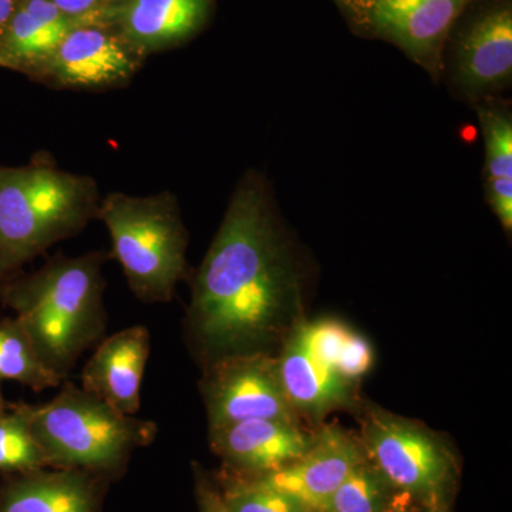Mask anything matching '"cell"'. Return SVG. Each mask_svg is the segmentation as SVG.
Here are the masks:
<instances>
[{
	"label": "cell",
	"mask_w": 512,
	"mask_h": 512,
	"mask_svg": "<svg viewBox=\"0 0 512 512\" xmlns=\"http://www.w3.org/2000/svg\"><path fill=\"white\" fill-rule=\"evenodd\" d=\"M187 345L202 366L221 357L266 352L299 299V278L264 175L249 170L224 220L190 275Z\"/></svg>",
	"instance_id": "1"
},
{
	"label": "cell",
	"mask_w": 512,
	"mask_h": 512,
	"mask_svg": "<svg viewBox=\"0 0 512 512\" xmlns=\"http://www.w3.org/2000/svg\"><path fill=\"white\" fill-rule=\"evenodd\" d=\"M104 251L80 256L56 252L32 274L13 276L0 285V303L15 312L37 355L63 380L80 357L106 335Z\"/></svg>",
	"instance_id": "2"
},
{
	"label": "cell",
	"mask_w": 512,
	"mask_h": 512,
	"mask_svg": "<svg viewBox=\"0 0 512 512\" xmlns=\"http://www.w3.org/2000/svg\"><path fill=\"white\" fill-rule=\"evenodd\" d=\"M100 200L94 178L62 170L52 154L37 153L23 167L0 165V285L84 231Z\"/></svg>",
	"instance_id": "3"
},
{
	"label": "cell",
	"mask_w": 512,
	"mask_h": 512,
	"mask_svg": "<svg viewBox=\"0 0 512 512\" xmlns=\"http://www.w3.org/2000/svg\"><path fill=\"white\" fill-rule=\"evenodd\" d=\"M50 468H80L119 480L138 448L154 443V421L111 409L69 379L50 402L22 403Z\"/></svg>",
	"instance_id": "4"
},
{
	"label": "cell",
	"mask_w": 512,
	"mask_h": 512,
	"mask_svg": "<svg viewBox=\"0 0 512 512\" xmlns=\"http://www.w3.org/2000/svg\"><path fill=\"white\" fill-rule=\"evenodd\" d=\"M96 220L109 229L111 258L119 262L138 301L170 302L178 284L191 275L190 237L173 192L148 197L110 192L100 200Z\"/></svg>",
	"instance_id": "5"
},
{
	"label": "cell",
	"mask_w": 512,
	"mask_h": 512,
	"mask_svg": "<svg viewBox=\"0 0 512 512\" xmlns=\"http://www.w3.org/2000/svg\"><path fill=\"white\" fill-rule=\"evenodd\" d=\"M276 362L293 410L320 417L350 402L372 369L373 350L345 323L319 319L298 323Z\"/></svg>",
	"instance_id": "6"
},
{
	"label": "cell",
	"mask_w": 512,
	"mask_h": 512,
	"mask_svg": "<svg viewBox=\"0 0 512 512\" xmlns=\"http://www.w3.org/2000/svg\"><path fill=\"white\" fill-rule=\"evenodd\" d=\"M460 99L500 97L512 83V0H471L448 32L443 79Z\"/></svg>",
	"instance_id": "7"
},
{
	"label": "cell",
	"mask_w": 512,
	"mask_h": 512,
	"mask_svg": "<svg viewBox=\"0 0 512 512\" xmlns=\"http://www.w3.org/2000/svg\"><path fill=\"white\" fill-rule=\"evenodd\" d=\"M471 0H333L353 35L389 43L434 82L448 32Z\"/></svg>",
	"instance_id": "8"
},
{
	"label": "cell",
	"mask_w": 512,
	"mask_h": 512,
	"mask_svg": "<svg viewBox=\"0 0 512 512\" xmlns=\"http://www.w3.org/2000/svg\"><path fill=\"white\" fill-rule=\"evenodd\" d=\"M208 430L248 420L296 421L279 377L278 362L268 352L221 357L204 367L200 383Z\"/></svg>",
	"instance_id": "9"
},
{
	"label": "cell",
	"mask_w": 512,
	"mask_h": 512,
	"mask_svg": "<svg viewBox=\"0 0 512 512\" xmlns=\"http://www.w3.org/2000/svg\"><path fill=\"white\" fill-rule=\"evenodd\" d=\"M143 62L113 29L87 23L70 30L30 79L55 89L99 92L127 86Z\"/></svg>",
	"instance_id": "10"
},
{
	"label": "cell",
	"mask_w": 512,
	"mask_h": 512,
	"mask_svg": "<svg viewBox=\"0 0 512 512\" xmlns=\"http://www.w3.org/2000/svg\"><path fill=\"white\" fill-rule=\"evenodd\" d=\"M363 439L379 473L407 493H437L447 480L446 450L417 424L373 412L367 417Z\"/></svg>",
	"instance_id": "11"
},
{
	"label": "cell",
	"mask_w": 512,
	"mask_h": 512,
	"mask_svg": "<svg viewBox=\"0 0 512 512\" xmlns=\"http://www.w3.org/2000/svg\"><path fill=\"white\" fill-rule=\"evenodd\" d=\"M215 6L217 0H117L104 9L101 25L146 59L197 36L207 28Z\"/></svg>",
	"instance_id": "12"
},
{
	"label": "cell",
	"mask_w": 512,
	"mask_h": 512,
	"mask_svg": "<svg viewBox=\"0 0 512 512\" xmlns=\"http://www.w3.org/2000/svg\"><path fill=\"white\" fill-rule=\"evenodd\" d=\"M363 461V451L356 440L338 427H325L313 434L311 447L292 464L254 476L271 485L311 512L325 511L330 495Z\"/></svg>",
	"instance_id": "13"
},
{
	"label": "cell",
	"mask_w": 512,
	"mask_h": 512,
	"mask_svg": "<svg viewBox=\"0 0 512 512\" xmlns=\"http://www.w3.org/2000/svg\"><path fill=\"white\" fill-rule=\"evenodd\" d=\"M111 483L80 468L0 474V512H103Z\"/></svg>",
	"instance_id": "14"
},
{
	"label": "cell",
	"mask_w": 512,
	"mask_h": 512,
	"mask_svg": "<svg viewBox=\"0 0 512 512\" xmlns=\"http://www.w3.org/2000/svg\"><path fill=\"white\" fill-rule=\"evenodd\" d=\"M150 353V330L143 325L101 339L83 367L82 389L117 412L136 416Z\"/></svg>",
	"instance_id": "15"
},
{
	"label": "cell",
	"mask_w": 512,
	"mask_h": 512,
	"mask_svg": "<svg viewBox=\"0 0 512 512\" xmlns=\"http://www.w3.org/2000/svg\"><path fill=\"white\" fill-rule=\"evenodd\" d=\"M210 431L212 450L242 476H265L301 458L313 436L298 421L248 420Z\"/></svg>",
	"instance_id": "16"
},
{
	"label": "cell",
	"mask_w": 512,
	"mask_h": 512,
	"mask_svg": "<svg viewBox=\"0 0 512 512\" xmlns=\"http://www.w3.org/2000/svg\"><path fill=\"white\" fill-rule=\"evenodd\" d=\"M89 20L67 16L47 0H20L0 40V67L32 77L55 53L64 36Z\"/></svg>",
	"instance_id": "17"
},
{
	"label": "cell",
	"mask_w": 512,
	"mask_h": 512,
	"mask_svg": "<svg viewBox=\"0 0 512 512\" xmlns=\"http://www.w3.org/2000/svg\"><path fill=\"white\" fill-rule=\"evenodd\" d=\"M485 146V198L505 232L512 229V113L501 97L473 104Z\"/></svg>",
	"instance_id": "18"
},
{
	"label": "cell",
	"mask_w": 512,
	"mask_h": 512,
	"mask_svg": "<svg viewBox=\"0 0 512 512\" xmlns=\"http://www.w3.org/2000/svg\"><path fill=\"white\" fill-rule=\"evenodd\" d=\"M18 382L33 392L60 387L62 377L37 355L35 346L18 319L0 320V383Z\"/></svg>",
	"instance_id": "19"
},
{
	"label": "cell",
	"mask_w": 512,
	"mask_h": 512,
	"mask_svg": "<svg viewBox=\"0 0 512 512\" xmlns=\"http://www.w3.org/2000/svg\"><path fill=\"white\" fill-rule=\"evenodd\" d=\"M49 467L22 403H9L0 416V474L23 473Z\"/></svg>",
	"instance_id": "20"
},
{
	"label": "cell",
	"mask_w": 512,
	"mask_h": 512,
	"mask_svg": "<svg viewBox=\"0 0 512 512\" xmlns=\"http://www.w3.org/2000/svg\"><path fill=\"white\" fill-rule=\"evenodd\" d=\"M220 493L231 512H311L259 477H229Z\"/></svg>",
	"instance_id": "21"
},
{
	"label": "cell",
	"mask_w": 512,
	"mask_h": 512,
	"mask_svg": "<svg viewBox=\"0 0 512 512\" xmlns=\"http://www.w3.org/2000/svg\"><path fill=\"white\" fill-rule=\"evenodd\" d=\"M386 504L382 477L362 461L330 495L323 512H382Z\"/></svg>",
	"instance_id": "22"
},
{
	"label": "cell",
	"mask_w": 512,
	"mask_h": 512,
	"mask_svg": "<svg viewBox=\"0 0 512 512\" xmlns=\"http://www.w3.org/2000/svg\"><path fill=\"white\" fill-rule=\"evenodd\" d=\"M47 2L55 5L67 16L89 20V22L100 25L104 9L109 8L117 0H47Z\"/></svg>",
	"instance_id": "23"
},
{
	"label": "cell",
	"mask_w": 512,
	"mask_h": 512,
	"mask_svg": "<svg viewBox=\"0 0 512 512\" xmlns=\"http://www.w3.org/2000/svg\"><path fill=\"white\" fill-rule=\"evenodd\" d=\"M197 494L200 512H231L222 500L220 490L202 477H198Z\"/></svg>",
	"instance_id": "24"
},
{
	"label": "cell",
	"mask_w": 512,
	"mask_h": 512,
	"mask_svg": "<svg viewBox=\"0 0 512 512\" xmlns=\"http://www.w3.org/2000/svg\"><path fill=\"white\" fill-rule=\"evenodd\" d=\"M20 0H0V40L5 36L10 20L18 9Z\"/></svg>",
	"instance_id": "25"
},
{
	"label": "cell",
	"mask_w": 512,
	"mask_h": 512,
	"mask_svg": "<svg viewBox=\"0 0 512 512\" xmlns=\"http://www.w3.org/2000/svg\"><path fill=\"white\" fill-rule=\"evenodd\" d=\"M382 512H409V495L404 494L394 498L384 505Z\"/></svg>",
	"instance_id": "26"
},
{
	"label": "cell",
	"mask_w": 512,
	"mask_h": 512,
	"mask_svg": "<svg viewBox=\"0 0 512 512\" xmlns=\"http://www.w3.org/2000/svg\"><path fill=\"white\" fill-rule=\"evenodd\" d=\"M9 403L5 400V394H3L2 383H0V416L8 410Z\"/></svg>",
	"instance_id": "27"
}]
</instances>
